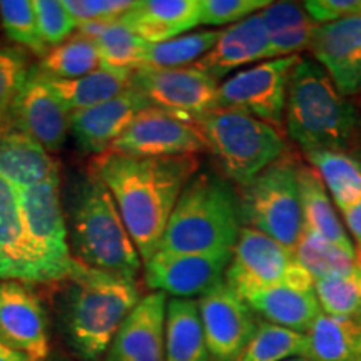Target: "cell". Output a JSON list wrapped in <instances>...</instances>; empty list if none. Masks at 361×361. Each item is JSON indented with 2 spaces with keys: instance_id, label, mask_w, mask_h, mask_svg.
Returning <instances> with one entry per match:
<instances>
[{
  "instance_id": "cell-1",
  "label": "cell",
  "mask_w": 361,
  "mask_h": 361,
  "mask_svg": "<svg viewBox=\"0 0 361 361\" xmlns=\"http://www.w3.org/2000/svg\"><path fill=\"white\" fill-rule=\"evenodd\" d=\"M197 171V156L133 157L104 152L90 161V174L111 192L142 263L159 251L176 202Z\"/></svg>"
},
{
  "instance_id": "cell-2",
  "label": "cell",
  "mask_w": 361,
  "mask_h": 361,
  "mask_svg": "<svg viewBox=\"0 0 361 361\" xmlns=\"http://www.w3.org/2000/svg\"><path fill=\"white\" fill-rule=\"evenodd\" d=\"M64 331L74 353L84 361H99L141 293L135 281L90 268L74 258L67 278Z\"/></svg>"
},
{
  "instance_id": "cell-3",
  "label": "cell",
  "mask_w": 361,
  "mask_h": 361,
  "mask_svg": "<svg viewBox=\"0 0 361 361\" xmlns=\"http://www.w3.org/2000/svg\"><path fill=\"white\" fill-rule=\"evenodd\" d=\"M284 126L305 154L346 152L358 134L360 112L314 59L300 57L288 85Z\"/></svg>"
},
{
  "instance_id": "cell-4",
  "label": "cell",
  "mask_w": 361,
  "mask_h": 361,
  "mask_svg": "<svg viewBox=\"0 0 361 361\" xmlns=\"http://www.w3.org/2000/svg\"><path fill=\"white\" fill-rule=\"evenodd\" d=\"M241 228L238 194L231 184L209 171H197L176 202L159 251L234 250Z\"/></svg>"
},
{
  "instance_id": "cell-5",
  "label": "cell",
  "mask_w": 361,
  "mask_h": 361,
  "mask_svg": "<svg viewBox=\"0 0 361 361\" xmlns=\"http://www.w3.org/2000/svg\"><path fill=\"white\" fill-rule=\"evenodd\" d=\"M71 251L90 268L133 281L142 269L111 192L92 174L80 183L71 207Z\"/></svg>"
},
{
  "instance_id": "cell-6",
  "label": "cell",
  "mask_w": 361,
  "mask_h": 361,
  "mask_svg": "<svg viewBox=\"0 0 361 361\" xmlns=\"http://www.w3.org/2000/svg\"><path fill=\"white\" fill-rule=\"evenodd\" d=\"M196 124L223 174L241 188L286 156L281 133L243 111L218 107Z\"/></svg>"
},
{
  "instance_id": "cell-7",
  "label": "cell",
  "mask_w": 361,
  "mask_h": 361,
  "mask_svg": "<svg viewBox=\"0 0 361 361\" xmlns=\"http://www.w3.org/2000/svg\"><path fill=\"white\" fill-rule=\"evenodd\" d=\"M298 168L296 161L283 156L238 194L241 224L290 250H295L303 231Z\"/></svg>"
},
{
  "instance_id": "cell-8",
  "label": "cell",
  "mask_w": 361,
  "mask_h": 361,
  "mask_svg": "<svg viewBox=\"0 0 361 361\" xmlns=\"http://www.w3.org/2000/svg\"><path fill=\"white\" fill-rule=\"evenodd\" d=\"M37 284L62 283L74 263L61 201V178L17 189Z\"/></svg>"
},
{
  "instance_id": "cell-9",
  "label": "cell",
  "mask_w": 361,
  "mask_h": 361,
  "mask_svg": "<svg viewBox=\"0 0 361 361\" xmlns=\"http://www.w3.org/2000/svg\"><path fill=\"white\" fill-rule=\"evenodd\" d=\"M224 283L241 298L281 284L314 288L313 278L298 263L295 251L245 226L239 231Z\"/></svg>"
},
{
  "instance_id": "cell-10",
  "label": "cell",
  "mask_w": 361,
  "mask_h": 361,
  "mask_svg": "<svg viewBox=\"0 0 361 361\" xmlns=\"http://www.w3.org/2000/svg\"><path fill=\"white\" fill-rule=\"evenodd\" d=\"M300 56L271 59L238 71L219 84L218 107L250 114L279 130L284 124L288 85Z\"/></svg>"
},
{
  "instance_id": "cell-11",
  "label": "cell",
  "mask_w": 361,
  "mask_h": 361,
  "mask_svg": "<svg viewBox=\"0 0 361 361\" xmlns=\"http://www.w3.org/2000/svg\"><path fill=\"white\" fill-rule=\"evenodd\" d=\"M204 151V135L194 121L151 106L134 117L107 152L133 157H178Z\"/></svg>"
},
{
  "instance_id": "cell-12",
  "label": "cell",
  "mask_w": 361,
  "mask_h": 361,
  "mask_svg": "<svg viewBox=\"0 0 361 361\" xmlns=\"http://www.w3.org/2000/svg\"><path fill=\"white\" fill-rule=\"evenodd\" d=\"M218 80L196 67L152 69L139 67L133 72V87L152 107L173 112L196 123L207 112L218 109Z\"/></svg>"
},
{
  "instance_id": "cell-13",
  "label": "cell",
  "mask_w": 361,
  "mask_h": 361,
  "mask_svg": "<svg viewBox=\"0 0 361 361\" xmlns=\"http://www.w3.org/2000/svg\"><path fill=\"white\" fill-rule=\"evenodd\" d=\"M233 250L214 252L157 251L144 263V281L152 291L179 300L201 298L224 283Z\"/></svg>"
},
{
  "instance_id": "cell-14",
  "label": "cell",
  "mask_w": 361,
  "mask_h": 361,
  "mask_svg": "<svg viewBox=\"0 0 361 361\" xmlns=\"http://www.w3.org/2000/svg\"><path fill=\"white\" fill-rule=\"evenodd\" d=\"M196 301L211 361H239L258 329V314L226 283Z\"/></svg>"
},
{
  "instance_id": "cell-15",
  "label": "cell",
  "mask_w": 361,
  "mask_h": 361,
  "mask_svg": "<svg viewBox=\"0 0 361 361\" xmlns=\"http://www.w3.org/2000/svg\"><path fill=\"white\" fill-rule=\"evenodd\" d=\"M71 114L37 66H34L2 124L19 129L47 152H56L71 130Z\"/></svg>"
},
{
  "instance_id": "cell-16",
  "label": "cell",
  "mask_w": 361,
  "mask_h": 361,
  "mask_svg": "<svg viewBox=\"0 0 361 361\" xmlns=\"http://www.w3.org/2000/svg\"><path fill=\"white\" fill-rule=\"evenodd\" d=\"M0 340L34 361H47V316L30 284L0 281Z\"/></svg>"
},
{
  "instance_id": "cell-17",
  "label": "cell",
  "mask_w": 361,
  "mask_h": 361,
  "mask_svg": "<svg viewBox=\"0 0 361 361\" xmlns=\"http://www.w3.org/2000/svg\"><path fill=\"white\" fill-rule=\"evenodd\" d=\"M310 52L343 96L361 94V17L316 25Z\"/></svg>"
},
{
  "instance_id": "cell-18",
  "label": "cell",
  "mask_w": 361,
  "mask_h": 361,
  "mask_svg": "<svg viewBox=\"0 0 361 361\" xmlns=\"http://www.w3.org/2000/svg\"><path fill=\"white\" fill-rule=\"evenodd\" d=\"M168 295L152 291L142 296L116 333L107 361H164Z\"/></svg>"
},
{
  "instance_id": "cell-19",
  "label": "cell",
  "mask_w": 361,
  "mask_h": 361,
  "mask_svg": "<svg viewBox=\"0 0 361 361\" xmlns=\"http://www.w3.org/2000/svg\"><path fill=\"white\" fill-rule=\"evenodd\" d=\"M147 107H151L147 99L130 85V89L111 101L72 112L71 133L82 151L96 156L104 154L134 117Z\"/></svg>"
},
{
  "instance_id": "cell-20",
  "label": "cell",
  "mask_w": 361,
  "mask_h": 361,
  "mask_svg": "<svg viewBox=\"0 0 361 361\" xmlns=\"http://www.w3.org/2000/svg\"><path fill=\"white\" fill-rule=\"evenodd\" d=\"M269 59V34L261 13L221 30L214 47L194 64L221 82L236 69Z\"/></svg>"
},
{
  "instance_id": "cell-21",
  "label": "cell",
  "mask_w": 361,
  "mask_h": 361,
  "mask_svg": "<svg viewBox=\"0 0 361 361\" xmlns=\"http://www.w3.org/2000/svg\"><path fill=\"white\" fill-rule=\"evenodd\" d=\"M119 22L149 44H161L200 25V0H139Z\"/></svg>"
},
{
  "instance_id": "cell-22",
  "label": "cell",
  "mask_w": 361,
  "mask_h": 361,
  "mask_svg": "<svg viewBox=\"0 0 361 361\" xmlns=\"http://www.w3.org/2000/svg\"><path fill=\"white\" fill-rule=\"evenodd\" d=\"M54 176H59V164L51 152L19 129L0 124V178L25 189Z\"/></svg>"
},
{
  "instance_id": "cell-23",
  "label": "cell",
  "mask_w": 361,
  "mask_h": 361,
  "mask_svg": "<svg viewBox=\"0 0 361 361\" xmlns=\"http://www.w3.org/2000/svg\"><path fill=\"white\" fill-rule=\"evenodd\" d=\"M0 281L37 284L27 246L19 192L0 178Z\"/></svg>"
},
{
  "instance_id": "cell-24",
  "label": "cell",
  "mask_w": 361,
  "mask_h": 361,
  "mask_svg": "<svg viewBox=\"0 0 361 361\" xmlns=\"http://www.w3.org/2000/svg\"><path fill=\"white\" fill-rule=\"evenodd\" d=\"M243 300L264 322L305 335L313 326L316 318L322 314V306L316 298L314 288L281 284V286L251 293Z\"/></svg>"
},
{
  "instance_id": "cell-25",
  "label": "cell",
  "mask_w": 361,
  "mask_h": 361,
  "mask_svg": "<svg viewBox=\"0 0 361 361\" xmlns=\"http://www.w3.org/2000/svg\"><path fill=\"white\" fill-rule=\"evenodd\" d=\"M298 186H300L303 228L310 229L311 233L318 234L319 238L326 239L331 245L341 247L343 251L356 258L350 234L318 173L308 166H300L298 168Z\"/></svg>"
},
{
  "instance_id": "cell-26",
  "label": "cell",
  "mask_w": 361,
  "mask_h": 361,
  "mask_svg": "<svg viewBox=\"0 0 361 361\" xmlns=\"http://www.w3.org/2000/svg\"><path fill=\"white\" fill-rule=\"evenodd\" d=\"M311 361H361V316L323 313L306 333Z\"/></svg>"
},
{
  "instance_id": "cell-27",
  "label": "cell",
  "mask_w": 361,
  "mask_h": 361,
  "mask_svg": "<svg viewBox=\"0 0 361 361\" xmlns=\"http://www.w3.org/2000/svg\"><path fill=\"white\" fill-rule=\"evenodd\" d=\"M164 361H211L196 300L168 301Z\"/></svg>"
},
{
  "instance_id": "cell-28",
  "label": "cell",
  "mask_w": 361,
  "mask_h": 361,
  "mask_svg": "<svg viewBox=\"0 0 361 361\" xmlns=\"http://www.w3.org/2000/svg\"><path fill=\"white\" fill-rule=\"evenodd\" d=\"M269 34V59L293 57L310 49L316 25L303 4L271 2L259 12Z\"/></svg>"
},
{
  "instance_id": "cell-29",
  "label": "cell",
  "mask_w": 361,
  "mask_h": 361,
  "mask_svg": "<svg viewBox=\"0 0 361 361\" xmlns=\"http://www.w3.org/2000/svg\"><path fill=\"white\" fill-rule=\"evenodd\" d=\"M45 79L51 84L54 92L66 104L67 109L74 112L89 109V107L121 96V94L130 89L133 72L102 66L97 71L79 79Z\"/></svg>"
},
{
  "instance_id": "cell-30",
  "label": "cell",
  "mask_w": 361,
  "mask_h": 361,
  "mask_svg": "<svg viewBox=\"0 0 361 361\" xmlns=\"http://www.w3.org/2000/svg\"><path fill=\"white\" fill-rule=\"evenodd\" d=\"M306 157L340 213L361 200L360 161L343 151H311L306 152Z\"/></svg>"
},
{
  "instance_id": "cell-31",
  "label": "cell",
  "mask_w": 361,
  "mask_h": 361,
  "mask_svg": "<svg viewBox=\"0 0 361 361\" xmlns=\"http://www.w3.org/2000/svg\"><path fill=\"white\" fill-rule=\"evenodd\" d=\"M79 34L94 39L102 66L119 71H130L142 66L144 57L149 49V42L129 30L119 20L111 24H90L79 27Z\"/></svg>"
},
{
  "instance_id": "cell-32",
  "label": "cell",
  "mask_w": 361,
  "mask_h": 361,
  "mask_svg": "<svg viewBox=\"0 0 361 361\" xmlns=\"http://www.w3.org/2000/svg\"><path fill=\"white\" fill-rule=\"evenodd\" d=\"M99 67H102V61L94 39L74 34L66 42L49 49L37 69L51 79H79Z\"/></svg>"
},
{
  "instance_id": "cell-33",
  "label": "cell",
  "mask_w": 361,
  "mask_h": 361,
  "mask_svg": "<svg viewBox=\"0 0 361 361\" xmlns=\"http://www.w3.org/2000/svg\"><path fill=\"white\" fill-rule=\"evenodd\" d=\"M221 30H197L161 44L149 45L141 67L152 69H183L196 64L214 47Z\"/></svg>"
},
{
  "instance_id": "cell-34",
  "label": "cell",
  "mask_w": 361,
  "mask_h": 361,
  "mask_svg": "<svg viewBox=\"0 0 361 361\" xmlns=\"http://www.w3.org/2000/svg\"><path fill=\"white\" fill-rule=\"evenodd\" d=\"M306 355L308 338L305 333L259 319L258 329L239 361H288Z\"/></svg>"
},
{
  "instance_id": "cell-35",
  "label": "cell",
  "mask_w": 361,
  "mask_h": 361,
  "mask_svg": "<svg viewBox=\"0 0 361 361\" xmlns=\"http://www.w3.org/2000/svg\"><path fill=\"white\" fill-rule=\"evenodd\" d=\"M314 293L322 311L331 316H361V263L331 276L316 279Z\"/></svg>"
},
{
  "instance_id": "cell-36",
  "label": "cell",
  "mask_w": 361,
  "mask_h": 361,
  "mask_svg": "<svg viewBox=\"0 0 361 361\" xmlns=\"http://www.w3.org/2000/svg\"><path fill=\"white\" fill-rule=\"evenodd\" d=\"M293 251H295L298 263L313 278V281L350 269L356 263L355 256L348 255L341 247L331 245L326 239L319 238L318 234L311 233L306 228L301 231V236Z\"/></svg>"
},
{
  "instance_id": "cell-37",
  "label": "cell",
  "mask_w": 361,
  "mask_h": 361,
  "mask_svg": "<svg viewBox=\"0 0 361 361\" xmlns=\"http://www.w3.org/2000/svg\"><path fill=\"white\" fill-rule=\"evenodd\" d=\"M0 27L24 51L44 57L49 52L40 35L34 4L30 0H0Z\"/></svg>"
},
{
  "instance_id": "cell-38",
  "label": "cell",
  "mask_w": 361,
  "mask_h": 361,
  "mask_svg": "<svg viewBox=\"0 0 361 361\" xmlns=\"http://www.w3.org/2000/svg\"><path fill=\"white\" fill-rule=\"evenodd\" d=\"M29 72V56L24 49L0 45V124L6 121Z\"/></svg>"
},
{
  "instance_id": "cell-39",
  "label": "cell",
  "mask_w": 361,
  "mask_h": 361,
  "mask_svg": "<svg viewBox=\"0 0 361 361\" xmlns=\"http://www.w3.org/2000/svg\"><path fill=\"white\" fill-rule=\"evenodd\" d=\"M271 6L269 0H200V25H233Z\"/></svg>"
},
{
  "instance_id": "cell-40",
  "label": "cell",
  "mask_w": 361,
  "mask_h": 361,
  "mask_svg": "<svg viewBox=\"0 0 361 361\" xmlns=\"http://www.w3.org/2000/svg\"><path fill=\"white\" fill-rule=\"evenodd\" d=\"M34 12L37 17L40 35L45 45H56L66 42L72 37V32L78 29V24L64 7V2L57 0H32Z\"/></svg>"
},
{
  "instance_id": "cell-41",
  "label": "cell",
  "mask_w": 361,
  "mask_h": 361,
  "mask_svg": "<svg viewBox=\"0 0 361 361\" xmlns=\"http://www.w3.org/2000/svg\"><path fill=\"white\" fill-rule=\"evenodd\" d=\"M78 29L90 24H111L119 20L135 0H62Z\"/></svg>"
},
{
  "instance_id": "cell-42",
  "label": "cell",
  "mask_w": 361,
  "mask_h": 361,
  "mask_svg": "<svg viewBox=\"0 0 361 361\" xmlns=\"http://www.w3.org/2000/svg\"><path fill=\"white\" fill-rule=\"evenodd\" d=\"M303 7L318 25L361 17V0H306Z\"/></svg>"
},
{
  "instance_id": "cell-43",
  "label": "cell",
  "mask_w": 361,
  "mask_h": 361,
  "mask_svg": "<svg viewBox=\"0 0 361 361\" xmlns=\"http://www.w3.org/2000/svg\"><path fill=\"white\" fill-rule=\"evenodd\" d=\"M343 224H345L346 231L350 234L351 243H353L356 261L361 263V200L350 206L341 213Z\"/></svg>"
},
{
  "instance_id": "cell-44",
  "label": "cell",
  "mask_w": 361,
  "mask_h": 361,
  "mask_svg": "<svg viewBox=\"0 0 361 361\" xmlns=\"http://www.w3.org/2000/svg\"><path fill=\"white\" fill-rule=\"evenodd\" d=\"M0 361H34L30 356H27L20 351L11 348V346L6 345L2 340H0Z\"/></svg>"
},
{
  "instance_id": "cell-45",
  "label": "cell",
  "mask_w": 361,
  "mask_h": 361,
  "mask_svg": "<svg viewBox=\"0 0 361 361\" xmlns=\"http://www.w3.org/2000/svg\"><path fill=\"white\" fill-rule=\"evenodd\" d=\"M288 361H311V360L306 358V356H298V358H291V360H288Z\"/></svg>"
}]
</instances>
